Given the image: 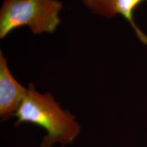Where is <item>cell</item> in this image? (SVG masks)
Instances as JSON below:
<instances>
[{
	"mask_svg": "<svg viewBox=\"0 0 147 147\" xmlns=\"http://www.w3.org/2000/svg\"><path fill=\"white\" fill-rule=\"evenodd\" d=\"M15 126L23 123L42 127L47 132L40 147H51L55 143L62 146L71 144L80 133V126L73 115L63 110L51 93H40L33 84L16 112Z\"/></svg>",
	"mask_w": 147,
	"mask_h": 147,
	"instance_id": "obj_1",
	"label": "cell"
},
{
	"mask_svg": "<svg viewBox=\"0 0 147 147\" xmlns=\"http://www.w3.org/2000/svg\"><path fill=\"white\" fill-rule=\"evenodd\" d=\"M59 0H3L0 10V38L27 26L34 34H53L61 23Z\"/></svg>",
	"mask_w": 147,
	"mask_h": 147,
	"instance_id": "obj_2",
	"label": "cell"
},
{
	"mask_svg": "<svg viewBox=\"0 0 147 147\" xmlns=\"http://www.w3.org/2000/svg\"><path fill=\"white\" fill-rule=\"evenodd\" d=\"M27 91L13 76L7 59L0 51V116L3 120L16 115Z\"/></svg>",
	"mask_w": 147,
	"mask_h": 147,
	"instance_id": "obj_3",
	"label": "cell"
},
{
	"mask_svg": "<svg viewBox=\"0 0 147 147\" xmlns=\"http://www.w3.org/2000/svg\"><path fill=\"white\" fill-rule=\"evenodd\" d=\"M94 14L106 18L121 15L131 24L139 39L144 34L136 26L134 20V12L145 0H80Z\"/></svg>",
	"mask_w": 147,
	"mask_h": 147,
	"instance_id": "obj_4",
	"label": "cell"
}]
</instances>
